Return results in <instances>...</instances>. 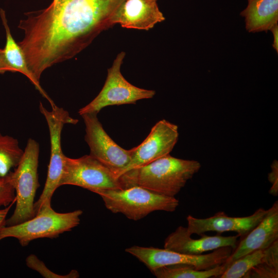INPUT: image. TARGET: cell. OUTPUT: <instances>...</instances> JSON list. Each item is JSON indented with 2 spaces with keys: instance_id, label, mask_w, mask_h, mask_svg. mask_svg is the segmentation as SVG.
Masks as SVG:
<instances>
[{
  "instance_id": "8992f818",
  "label": "cell",
  "mask_w": 278,
  "mask_h": 278,
  "mask_svg": "<svg viewBox=\"0 0 278 278\" xmlns=\"http://www.w3.org/2000/svg\"><path fill=\"white\" fill-rule=\"evenodd\" d=\"M51 111L47 110L40 102L39 110L44 116L48 125L50 142V156L45 184L39 199L34 202L36 214L41 206L45 202H51L54 192L60 186L66 157L61 147V133L65 124L75 125L78 120L72 117L68 112L55 105Z\"/></svg>"
},
{
  "instance_id": "ba28073f",
  "label": "cell",
  "mask_w": 278,
  "mask_h": 278,
  "mask_svg": "<svg viewBox=\"0 0 278 278\" xmlns=\"http://www.w3.org/2000/svg\"><path fill=\"white\" fill-rule=\"evenodd\" d=\"M72 185L93 193L100 189H121L125 186L110 168L90 155L73 159L66 157L60 186Z\"/></svg>"
},
{
  "instance_id": "9a60e30c",
  "label": "cell",
  "mask_w": 278,
  "mask_h": 278,
  "mask_svg": "<svg viewBox=\"0 0 278 278\" xmlns=\"http://www.w3.org/2000/svg\"><path fill=\"white\" fill-rule=\"evenodd\" d=\"M165 18L154 0H124L112 22L124 28L148 30Z\"/></svg>"
},
{
  "instance_id": "8fae6325",
  "label": "cell",
  "mask_w": 278,
  "mask_h": 278,
  "mask_svg": "<svg viewBox=\"0 0 278 278\" xmlns=\"http://www.w3.org/2000/svg\"><path fill=\"white\" fill-rule=\"evenodd\" d=\"M179 137L178 127L165 119L157 123L149 134L138 146L132 148L128 164L120 171L125 173L169 154Z\"/></svg>"
},
{
  "instance_id": "44dd1931",
  "label": "cell",
  "mask_w": 278,
  "mask_h": 278,
  "mask_svg": "<svg viewBox=\"0 0 278 278\" xmlns=\"http://www.w3.org/2000/svg\"><path fill=\"white\" fill-rule=\"evenodd\" d=\"M265 249L248 253L232 263L219 278H241L251 268L257 265L265 253Z\"/></svg>"
},
{
  "instance_id": "2e32d148",
  "label": "cell",
  "mask_w": 278,
  "mask_h": 278,
  "mask_svg": "<svg viewBox=\"0 0 278 278\" xmlns=\"http://www.w3.org/2000/svg\"><path fill=\"white\" fill-rule=\"evenodd\" d=\"M240 15L245 17L250 32L267 31L277 25L278 0H248Z\"/></svg>"
},
{
  "instance_id": "484cf974",
  "label": "cell",
  "mask_w": 278,
  "mask_h": 278,
  "mask_svg": "<svg viewBox=\"0 0 278 278\" xmlns=\"http://www.w3.org/2000/svg\"><path fill=\"white\" fill-rule=\"evenodd\" d=\"M9 71V68L5 60L3 49H0V73Z\"/></svg>"
},
{
  "instance_id": "9c48e42d",
  "label": "cell",
  "mask_w": 278,
  "mask_h": 278,
  "mask_svg": "<svg viewBox=\"0 0 278 278\" xmlns=\"http://www.w3.org/2000/svg\"><path fill=\"white\" fill-rule=\"evenodd\" d=\"M231 247H221L206 254L187 255L168 249L133 246L125 251L135 257L150 270L172 265L187 264L206 270L223 264L231 255Z\"/></svg>"
},
{
  "instance_id": "30bf717a",
  "label": "cell",
  "mask_w": 278,
  "mask_h": 278,
  "mask_svg": "<svg viewBox=\"0 0 278 278\" xmlns=\"http://www.w3.org/2000/svg\"><path fill=\"white\" fill-rule=\"evenodd\" d=\"M97 115L93 113L80 115L85 126V141L90 148V154L120 178L119 173L131 160V150L123 149L109 136Z\"/></svg>"
},
{
  "instance_id": "cb8c5ba5",
  "label": "cell",
  "mask_w": 278,
  "mask_h": 278,
  "mask_svg": "<svg viewBox=\"0 0 278 278\" xmlns=\"http://www.w3.org/2000/svg\"><path fill=\"white\" fill-rule=\"evenodd\" d=\"M268 179L272 184L269 190L270 194L277 196L278 195V163L274 160L271 164V171L268 174Z\"/></svg>"
},
{
  "instance_id": "e0dca14e",
  "label": "cell",
  "mask_w": 278,
  "mask_h": 278,
  "mask_svg": "<svg viewBox=\"0 0 278 278\" xmlns=\"http://www.w3.org/2000/svg\"><path fill=\"white\" fill-rule=\"evenodd\" d=\"M0 16L6 32V42L3 49L9 71L19 72L26 76L36 89L47 99L51 106L53 107L55 104L41 87L40 82L34 78L28 66L23 50L13 38L8 24L5 11L2 9L0 10Z\"/></svg>"
},
{
  "instance_id": "4fadbf2b",
  "label": "cell",
  "mask_w": 278,
  "mask_h": 278,
  "mask_svg": "<svg viewBox=\"0 0 278 278\" xmlns=\"http://www.w3.org/2000/svg\"><path fill=\"white\" fill-rule=\"evenodd\" d=\"M278 240V201L267 210L262 220L241 238L223 264L226 269L232 263L253 251L265 249Z\"/></svg>"
},
{
  "instance_id": "7402d4cb",
  "label": "cell",
  "mask_w": 278,
  "mask_h": 278,
  "mask_svg": "<svg viewBox=\"0 0 278 278\" xmlns=\"http://www.w3.org/2000/svg\"><path fill=\"white\" fill-rule=\"evenodd\" d=\"M27 266L39 272L44 277L51 278H74L79 277L78 272L76 270L71 271L66 275H59L49 270L44 263L35 255H29L26 259Z\"/></svg>"
},
{
  "instance_id": "5bb4252c",
  "label": "cell",
  "mask_w": 278,
  "mask_h": 278,
  "mask_svg": "<svg viewBox=\"0 0 278 278\" xmlns=\"http://www.w3.org/2000/svg\"><path fill=\"white\" fill-rule=\"evenodd\" d=\"M187 227H178L164 241V247L176 252L187 255H200L203 252L224 247H231L234 250L237 245L238 235L223 236L200 235L198 239L191 237Z\"/></svg>"
},
{
  "instance_id": "d4e9b609",
  "label": "cell",
  "mask_w": 278,
  "mask_h": 278,
  "mask_svg": "<svg viewBox=\"0 0 278 278\" xmlns=\"http://www.w3.org/2000/svg\"><path fill=\"white\" fill-rule=\"evenodd\" d=\"M15 199L9 205L4 208L0 210V230L6 225V217L12 205L15 203Z\"/></svg>"
},
{
  "instance_id": "6da1fadb",
  "label": "cell",
  "mask_w": 278,
  "mask_h": 278,
  "mask_svg": "<svg viewBox=\"0 0 278 278\" xmlns=\"http://www.w3.org/2000/svg\"><path fill=\"white\" fill-rule=\"evenodd\" d=\"M124 0H53L42 10L25 13L18 43L28 66L40 81L54 64L74 57L101 32L113 26V16Z\"/></svg>"
},
{
  "instance_id": "4316f807",
  "label": "cell",
  "mask_w": 278,
  "mask_h": 278,
  "mask_svg": "<svg viewBox=\"0 0 278 278\" xmlns=\"http://www.w3.org/2000/svg\"><path fill=\"white\" fill-rule=\"evenodd\" d=\"M273 33L274 37V41L273 44V47L275 49L276 52L278 51V26L276 25L271 30Z\"/></svg>"
},
{
  "instance_id": "52a82bcc",
  "label": "cell",
  "mask_w": 278,
  "mask_h": 278,
  "mask_svg": "<svg viewBox=\"0 0 278 278\" xmlns=\"http://www.w3.org/2000/svg\"><path fill=\"white\" fill-rule=\"evenodd\" d=\"M121 51L108 70L105 83L98 95L89 104L81 108L78 113H97L103 108L113 105L135 103L141 99L152 98L155 92L138 88L129 83L123 76L120 67L125 56Z\"/></svg>"
},
{
  "instance_id": "7c38bea8",
  "label": "cell",
  "mask_w": 278,
  "mask_h": 278,
  "mask_svg": "<svg viewBox=\"0 0 278 278\" xmlns=\"http://www.w3.org/2000/svg\"><path fill=\"white\" fill-rule=\"evenodd\" d=\"M267 212V210L259 208L246 217H229L222 211L205 218H197L189 215L186 217L187 229L191 235H200L211 231L219 233L235 232L242 238L262 220Z\"/></svg>"
},
{
  "instance_id": "277c9868",
  "label": "cell",
  "mask_w": 278,
  "mask_h": 278,
  "mask_svg": "<svg viewBox=\"0 0 278 278\" xmlns=\"http://www.w3.org/2000/svg\"><path fill=\"white\" fill-rule=\"evenodd\" d=\"M39 153V143L32 138L28 139L15 169L7 175L15 189L16 205L13 213L6 220L5 226L22 223L36 215L34 200L40 186L38 174Z\"/></svg>"
},
{
  "instance_id": "83f0119b",
  "label": "cell",
  "mask_w": 278,
  "mask_h": 278,
  "mask_svg": "<svg viewBox=\"0 0 278 278\" xmlns=\"http://www.w3.org/2000/svg\"><path fill=\"white\" fill-rule=\"evenodd\" d=\"M154 1H157V0H154Z\"/></svg>"
},
{
  "instance_id": "7a4b0ae2",
  "label": "cell",
  "mask_w": 278,
  "mask_h": 278,
  "mask_svg": "<svg viewBox=\"0 0 278 278\" xmlns=\"http://www.w3.org/2000/svg\"><path fill=\"white\" fill-rule=\"evenodd\" d=\"M201 167L197 161L168 154L122 176L127 187L138 185L161 195L175 197Z\"/></svg>"
},
{
  "instance_id": "ffe728a7",
  "label": "cell",
  "mask_w": 278,
  "mask_h": 278,
  "mask_svg": "<svg viewBox=\"0 0 278 278\" xmlns=\"http://www.w3.org/2000/svg\"><path fill=\"white\" fill-rule=\"evenodd\" d=\"M278 277V240L266 249L261 261L251 268L244 278Z\"/></svg>"
},
{
  "instance_id": "ac0fdd59",
  "label": "cell",
  "mask_w": 278,
  "mask_h": 278,
  "mask_svg": "<svg viewBox=\"0 0 278 278\" xmlns=\"http://www.w3.org/2000/svg\"><path fill=\"white\" fill-rule=\"evenodd\" d=\"M223 264L211 269L201 270L190 265L176 264L163 266L151 272L158 278L219 277L225 270Z\"/></svg>"
},
{
  "instance_id": "f1b7e54d",
  "label": "cell",
  "mask_w": 278,
  "mask_h": 278,
  "mask_svg": "<svg viewBox=\"0 0 278 278\" xmlns=\"http://www.w3.org/2000/svg\"><path fill=\"white\" fill-rule=\"evenodd\" d=\"M1 240V238H0V240Z\"/></svg>"
},
{
  "instance_id": "d6986e66",
  "label": "cell",
  "mask_w": 278,
  "mask_h": 278,
  "mask_svg": "<svg viewBox=\"0 0 278 278\" xmlns=\"http://www.w3.org/2000/svg\"><path fill=\"white\" fill-rule=\"evenodd\" d=\"M24 153L18 140L0 132V178L5 177L16 167Z\"/></svg>"
},
{
  "instance_id": "5b68a950",
  "label": "cell",
  "mask_w": 278,
  "mask_h": 278,
  "mask_svg": "<svg viewBox=\"0 0 278 278\" xmlns=\"http://www.w3.org/2000/svg\"><path fill=\"white\" fill-rule=\"evenodd\" d=\"M82 213L80 210L58 213L52 208L51 202H45L33 218L18 224L3 227L0 230V238L14 237L25 247L38 238H56L77 227Z\"/></svg>"
},
{
  "instance_id": "603a6c76",
  "label": "cell",
  "mask_w": 278,
  "mask_h": 278,
  "mask_svg": "<svg viewBox=\"0 0 278 278\" xmlns=\"http://www.w3.org/2000/svg\"><path fill=\"white\" fill-rule=\"evenodd\" d=\"M15 199V189L7 175L0 178V206H7Z\"/></svg>"
},
{
  "instance_id": "f546056e",
  "label": "cell",
  "mask_w": 278,
  "mask_h": 278,
  "mask_svg": "<svg viewBox=\"0 0 278 278\" xmlns=\"http://www.w3.org/2000/svg\"></svg>"
},
{
  "instance_id": "3957f363",
  "label": "cell",
  "mask_w": 278,
  "mask_h": 278,
  "mask_svg": "<svg viewBox=\"0 0 278 278\" xmlns=\"http://www.w3.org/2000/svg\"><path fill=\"white\" fill-rule=\"evenodd\" d=\"M94 193L101 197L106 207L112 213L122 214L134 221L157 211L174 212L179 204L175 197L161 195L138 185L100 189Z\"/></svg>"
}]
</instances>
